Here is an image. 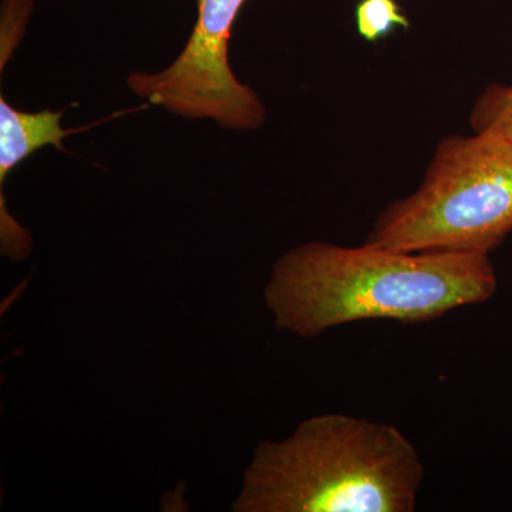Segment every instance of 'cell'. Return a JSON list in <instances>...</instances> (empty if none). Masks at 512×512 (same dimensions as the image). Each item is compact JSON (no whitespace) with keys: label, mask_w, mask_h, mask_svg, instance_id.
<instances>
[{"label":"cell","mask_w":512,"mask_h":512,"mask_svg":"<svg viewBox=\"0 0 512 512\" xmlns=\"http://www.w3.org/2000/svg\"><path fill=\"white\" fill-rule=\"evenodd\" d=\"M490 254L309 242L278 259L265 288L276 328L299 338L359 320L421 323L493 298Z\"/></svg>","instance_id":"1"},{"label":"cell","mask_w":512,"mask_h":512,"mask_svg":"<svg viewBox=\"0 0 512 512\" xmlns=\"http://www.w3.org/2000/svg\"><path fill=\"white\" fill-rule=\"evenodd\" d=\"M423 477L419 451L397 427L322 414L256 447L232 510L412 512Z\"/></svg>","instance_id":"2"},{"label":"cell","mask_w":512,"mask_h":512,"mask_svg":"<svg viewBox=\"0 0 512 512\" xmlns=\"http://www.w3.org/2000/svg\"><path fill=\"white\" fill-rule=\"evenodd\" d=\"M512 232V141L444 138L419 190L392 202L366 242L406 252L490 254Z\"/></svg>","instance_id":"3"},{"label":"cell","mask_w":512,"mask_h":512,"mask_svg":"<svg viewBox=\"0 0 512 512\" xmlns=\"http://www.w3.org/2000/svg\"><path fill=\"white\" fill-rule=\"evenodd\" d=\"M247 0H198V18L183 52L158 73L128 76L131 92L184 119H211L228 130H256L266 110L239 82L228 62V42Z\"/></svg>","instance_id":"4"},{"label":"cell","mask_w":512,"mask_h":512,"mask_svg":"<svg viewBox=\"0 0 512 512\" xmlns=\"http://www.w3.org/2000/svg\"><path fill=\"white\" fill-rule=\"evenodd\" d=\"M63 114L50 110L26 113L13 109L5 97H0V187L13 168L40 148L55 146L64 151V137L72 131L60 124Z\"/></svg>","instance_id":"5"},{"label":"cell","mask_w":512,"mask_h":512,"mask_svg":"<svg viewBox=\"0 0 512 512\" xmlns=\"http://www.w3.org/2000/svg\"><path fill=\"white\" fill-rule=\"evenodd\" d=\"M470 121L476 133L487 131L512 141V86L488 84L474 104Z\"/></svg>","instance_id":"6"},{"label":"cell","mask_w":512,"mask_h":512,"mask_svg":"<svg viewBox=\"0 0 512 512\" xmlns=\"http://www.w3.org/2000/svg\"><path fill=\"white\" fill-rule=\"evenodd\" d=\"M355 20L357 32L369 43L380 42L397 29L410 28V20L397 0H359Z\"/></svg>","instance_id":"7"}]
</instances>
